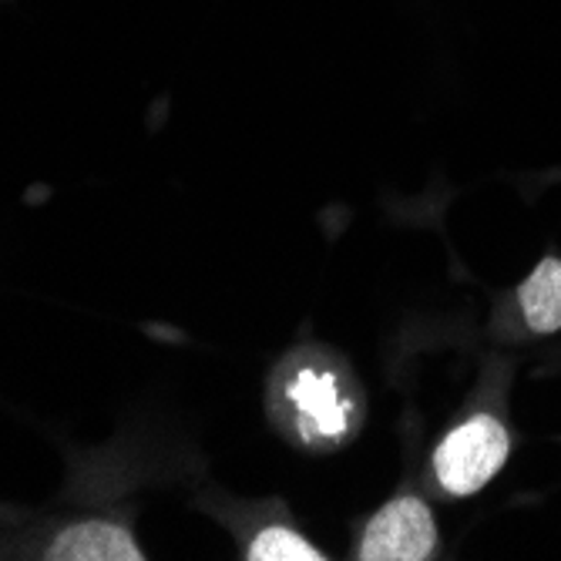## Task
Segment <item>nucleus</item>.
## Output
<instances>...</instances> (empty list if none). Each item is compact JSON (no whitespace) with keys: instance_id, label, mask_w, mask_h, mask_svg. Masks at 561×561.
<instances>
[{"instance_id":"nucleus-1","label":"nucleus","mask_w":561,"mask_h":561,"mask_svg":"<svg viewBox=\"0 0 561 561\" xmlns=\"http://www.w3.org/2000/svg\"><path fill=\"white\" fill-rule=\"evenodd\" d=\"M507 450H512L507 431L494 417L478 414L440 440V447L434 450V474L447 494L468 497L501 471Z\"/></svg>"},{"instance_id":"nucleus-2","label":"nucleus","mask_w":561,"mask_h":561,"mask_svg":"<svg viewBox=\"0 0 561 561\" xmlns=\"http://www.w3.org/2000/svg\"><path fill=\"white\" fill-rule=\"evenodd\" d=\"M437 545L431 507L417 497H393L367 525L356 558L360 561H424Z\"/></svg>"},{"instance_id":"nucleus-3","label":"nucleus","mask_w":561,"mask_h":561,"mask_svg":"<svg viewBox=\"0 0 561 561\" xmlns=\"http://www.w3.org/2000/svg\"><path fill=\"white\" fill-rule=\"evenodd\" d=\"M286 397L296 411V427L302 440L336 444L346 437L353 407L336 374L323 367H302L286 383Z\"/></svg>"},{"instance_id":"nucleus-4","label":"nucleus","mask_w":561,"mask_h":561,"mask_svg":"<svg viewBox=\"0 0 561 561\" xmlns=\"http://www.w3.org/2000/svg\"><path fill=\"white\" fill-rule=\"evenodd\" d=\"M50 561H141V548L131 531L108 518H88L68 525L55 541L47 545Z\"/></svg>"},{"instance_id":"nucleus-5","label":"nucleus","mask_w":561,"mask_h":561,"mask_svg":"<svg viewBox=\"0 0 561 561\" xmlns=\"http://www.w3.org/2000/svg\"><path fill=\"white\" fill-rule=\"evenodd\" d=\"M525 323L535 333L561 330V260H545L518 289Z\"/></svg>"},{"instance_id":"nucleus-6","label":"nucleus","mask_w":561,"mask_h":561,"mask_svg":"<svg viewBox=\"0 0 561 561\" xmlns=\"http://www.w3.org/2000/svg\"><path fill=\"white\" fill-rule=\"evenodd\" d=\"M245 558H252V561H320L327 554L317 545L299 538L296 531L273 525V528H263L256 538H252Z\"/></svg>"}]
</instances>
